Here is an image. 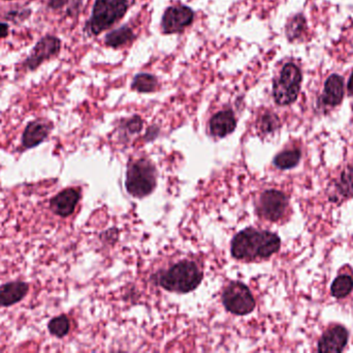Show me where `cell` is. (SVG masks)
<instances>
[{
	"label": "cell",
	"mask_w": 353,
	"mask_h": 353,
	"mask_svg": "<svg viewBox=\"0 0 353 353\" xmlns=\"http://www.w3.org/2000/svg\"><path fill=\"white\" fill-rule=\"evenodd\" d=\"M279 126V119L274 114H266L261 118L260 128L265 133H271Z\"/></svg>",
	"instance_id": "23"
},
{
	"label": "cell",
	"mask_w": 353,
	"mask_h": 353,
	"mask_svg": "<svg viewBox=\"0 0 353 353\" xmlns=\"http://www.w3.org/2000/svg\"><path fill=\"white\" fill-rule=\"evenodd\" d=\"M344 97V80L339 75L328 77L324 85V95H321L322 103L326 105H339Z\"/></svg>",
	"instance_id": "13"
},
{
	"label": "cell",
	"mask_w": 353,
	"mask_h": 353,
	"mask_svg": "<svg viewBox=\"0 0 353 353\" xmlns=\"http://www.w3.org/2000/svg\"><path fill=\"white\" fill-rule=\"evenodd\" d=\"M29 291L25 282H11L0 287V307H10L21 301Z\"/></svg>",
	"instance_id": "12"
},
{
	"label": "cell",
	"mask_w": 353,
	"mask_h": 353,
	"mask_svg": "<svg viewBox=\"0 0 353 353\" xmlns=\"http://www.w3.org/2000/svg\"><path fill=\"white\" fill-rule=\"evenodd\" d=\"M59 50H60V41L54 36H46L34 47L32 55L26 61V65L30 69H36L40 63L56 55Z\"/></svg>",
	"instance_id": "10"
},
{
	"label": "cell",
	"mask_w": 353,
	"mask_h": 353,
	"mask_svg": "<svg viewBox=\"0 0 353 353\" xmlns=\"http://www.w3.org/2000/svg\"><path fill=\"white\" fill-rule=\"evenodd\" d=\"M302 74L299 67L293 63H287L281 71L280 77L273 85L275 102L280 106L293 104L299 95L301 89Z\"/></svg>",
	"instance_id": "4"
},
{
	"label": "cell",
	"mask_w": 353,
	"mask_h": 353,
	"mask_svg": "<svg viewBox=\"0 0 353 353\" xmlns=\"http://www.w3.org/2000/svg\"><path fill=\"white\" fill-rule=\"evenodd\" d=\"M236 122L232 111H221L215 114L210 122V130L216 137H226L236 128Z\"/></svg>",
	"instance_id": "15"
},
{
	"label": "cell",
	"mask_w": 353,
	"mask_h": 353,
	"mask_svg": "<svg viewBox=\"0 0 353 353\" xmlns=\"http://www.w3.org/2000/svg\"><path fill=\"white\" fill-rule=\"evenodd\" d=\"M156 185V173L151 163L140 160L132 164L126 174V187L132 195H149Z\"/></svg>",
	"instance_id": "5"
},
{
	"label": "cell",
	"mask_w": 353,
	"mask_h": 353,
	"mask_svg": "<svg viewBox=\"0 0 353 353\" xmlns=\"http://www.w3.org/2000/svg\"><path fill=\"white\" fill-rule=\"evenodd\" d=\"M201 271L191 261H181L173 265L165 273H161L159 284L169 291L175 293H191L199 286L202 282Z\"/></svg>",
	"instance_id": "2"
},
{
	"label": "cell",
	"mask_w": 353,
	"mask_h": 353,
	"mask_svg": "<svg viewBox=\"0 0 353 353\" xmlns=\"http://www.w3.org/2000/svg\"><path fill=\"white\" fill-rule=\"evenodd\" d=\"M48 328L49 332H50L53 336L62 338V337L66 336L67 332H69V318L64 315L53 318V319L49 322Z\"/></svg>",
	"instance_id": "20"
},
{
	"label": "cell",
	"mask_w": 353,
	"mask_h": 353,
	"mask_svg": "<svg viewBox=\"0 0 353 353\" xmlns=\"http://www.w3.org/2000/svg\"><path fill=\"white\" fill-rule=\"evenodd\" d=\"M127 0H97L89 27L93 34H99L121 19L127 12Z\"/></svg>",
	"instance_id": "3"
},
{
	"label": "cell",
	"mask_w": 353,
	"mask_h": 353,
	"mask_svg": "<svg viewBox=\"0 0 353 353\" xmlns=\"http://www.w3.org/2000/svg\"><path fill=\"white\" fill-rule=\"evenodd\" d=\"M224 307L236 315H246L255 308V301L248 287L242 283H232L222 295Z\"/></svg>",
	"instance_id": "6"
},
{
	"label": "cell",
	"mask_w": 353,
	"mask_h": 353,
	"mask_svg": "<svg viewBox=\"0 0 353 353\" xmlns=\"http://www.w3.org/2000/svg\"><path fill=\"white\" fill-rule=\"evenodd\" d=\"M281 240L276 234L248 228L234 236L232 253L238 259L251 260L267 258L280 249Z\"/></svg>",
	"instance_id": "1"
},
{
	"label": "cell",
	"mask_w": 353,
	"mask_h": 353,
	"mask_svg": "<svg viewBox=\"0 0 353 353\" xmlns=\"http://www.w3.org/2000/svg\"><path fill=\"white\" fill-rule=\"evenodd\" d=\"M9 34V27L7 24L0 23V38H5Z\"/></svg>",
	"instance_id": "25"
},
{
	"label": "cell",
	"mask_w": 353,
	"mask_h": 353,
	"mask_svg": "<svg viewBox=\"0 0 353 353\" xmlns=\"http://www.w3.org/2000/svg\"><path fill=\"white\" fill-rule=\"evenodd\" d=\"M193 10L187 7H171L165 11L162 17V30L165 34L180 32L193 21Z\"/></svg>",
	"instance_id": "8"
},
{
	"label": "cell",
	"mask_w": 353,
	"mask_h": 353,
	"mask_svg": "<svg viewBox=\"0 0 353 353\" xmlns=\"http://www.w3.org/2000/svg\"><path fill=\"white\" fill-rule=\"evenodd\" d=\"M287 205H289V199L282 192L271 190L261 195L259 210L261 215L266 219L270 221H278L284 215Z\"/></svg>",
	"instance_id": "7"
},
{
	"label": "cell",
	"mask_w": 353,
	"mask_h": 353,
	"mask_svg": "<svg viewBox=\"0 0 353 353\" xmlns=\"http://www.w3.org/2000/svg\"><path fill=\"white\" fill-rule=\"evenodd\" d=\"M49 132H50V128L45 122H40V120L30 122L24 130L22 144L25 148H36L48 137Z\"/></svg>",
	"instance_id": "14"
},
{
	"label": "cell",
	"mask_w": 353,
	"mask_h": 353,
	"mask_svg": "<svg viewBox=\"0 0 353 353\" xmlns=\"http://www.w3.org/2000/svg\"><path fill=\"white\" fill-rule=\"evenodd\" d=\"M353 289V279L349 275H341L336 277L332 284V295L337 299H343L347 297Z\"/></svg>",
	"instance_id": "16"
},
{
	"label": "cell",
	"mask_w": 353,
	"mask_h": 353,
	"mask_svg": "<svg viewBox=\"0 0 353 353\" xmlns=\"http://www.w3.org/2000/svg\"><path fill=\"white\" fill-rule=\"evenodd\" d=\"M338 189L343 195L353 197V167L347 168L342 173L338 183Z\"/></svg>",
	"instance_id": "22"
},
{
	"label": "cell",
	"mask_w": 353,
	"mask_h": 353,
	"mask_svg": "<svg viewBox=\"0 0 353 353\" xmlns=\"http://www.w3.org/2000/svg\"><path fill=\"white\" fill-rule=\"evenodd\" d=\"M128 128H130L132 132H138V130H140L141 128H142V120L138 117L134 118V119L130 120V124H128Z\"/></svg>",
	"instance_id": "24"
},
{
	"label": "cell",
	"mask_w": 353,
	"mask_h": 353,
	"mask_svg": "<svg viewBox=\"0 0 353 353\" xmlns=\"http://www.w3.org/2000/svg\"><path fill=\"white\" fill-rule=\"evenodd\" d=\"M348 342V332L342 326L328 328L318 342L319 352L338 353L344 350Z\"/></svg>",
	"instance_id": "9"
},
{
	"label": "cell",
	"mask_w": 353,
	"mask_h": 353,
	"mask_svg": "<svg viewBox=\"0 0 353 353\" xmlns=\"http://www.w3.org/2000/svg\"><path fill=\"white\" fill-rule=\"evenodd\" d=\"M348 93L349 95H353V72L348 81Z\"/></svg>",
	"instance_id": "26"
},
{
	"label": "cell",
	"mask_w": 353,
	"mask_h": 353,
	"mask_svg": "<svg viewBox=\"0 0 353 353\" xmlns=\"http://www.w3.org/2000/svg\"><path fill=\"white\" fill-rule=\"evenodd\" d=\"M79 199L80 194L77 190L66 189L51 199L50 207L56 215L69 217L73 213Z\"/></svg>",
	"instance_id": "11"
},
{
	"label": "cell",
	"mask_w": 353,
	"mask_h": 353,
	"mask_svg": "<svg viewBox=\"0 0 353 353\" xmlns=\"http://www.w3.org/2000/svg\"><path fill=\"white\" fill-rule=\"evenodd\" d=\"M306 19L304 16L297 15L289 20L287 26V34L289 41L299 38L305 30Z\"/></svg>",
	"instance_id": "21"
},
{
	"label": "cell",
	"mask_w": 353,
	"mask_h": 353,
	"mask_svg": "<svg viewBox=\"0 0 353 353\" xmlns=\"http://www.w3.org/2000/svg\"><path fill=\"white\" fill-rule=\"evenodd\" d=\"M156 87L157 80L152 75L138 74L132 82V89L140 93H152Z\"/></svg>",
	"instance_id": "19"
},
{
	"label": "cell",
	"mask_w": 353,
	"mask_h": 353,
	"mask_svg": "<svg viewBox=\"0 0 353 353\" xmlns=\"http://www.w3.org/2000/svg\"><path fill=\"white\" fill-rule=\"evenodd\" d=\"M301 160V152L297 150H287L275 158L274 164L279 169H291L297 166Z\"/></svg>",
	"instance_id": "18"
},
{
	"label": "cell",
	"mask_w": 353,
	"mask_h": 353,
	"mask_svg": "<svg viewBox=\"0 0 353 353\" xmlns=\"http://www.w3.org/2000/svg\"><path fill=\"white\" fill-rule=\"evenodd\" d=\"M134 38V32L127 26L114 30L106 36V44L111 47H119Z\"/></svg>",
	"instance_id": "17"
}]
</instances>
